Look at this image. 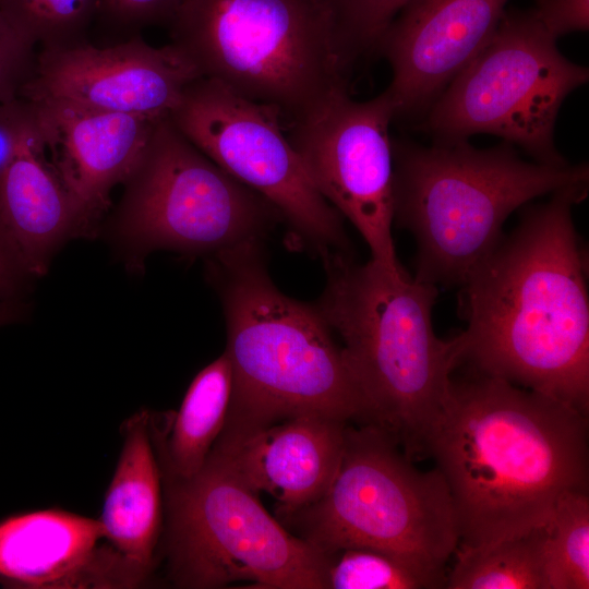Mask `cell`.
<instances>
[{"mask_svg":"<svg viewBox=\"0 0 589 589\" xmlns=\"http://www.w3.org/2000/svg\"><path fill=\"white\" fill-rule=\"evenodd\" d=\"M588 184L529 207L460 286L461 363L589 413L587 267L572 217Z\"/></svg>","mask_w":589,"mask_h":589,"instance_id":"obj_1","label":"cell"},{"mask_svg":"<svg viewBox=\"0 0 589 589\" xmlns=\"http://www.w3.org/2000/svg\"><path fill=\"white\" fill-rule=\"evenodd\" d=\"M181 0H99L96 20L130 37L146 26L172 22Z\"/></svg>","mask_w":589,"mask_h":589,"instance_id":"obj_26","label":"cell"},{"mask_svg":"<svg viewBox=\"0 0 589 589\" xmlns=\"http://www.w3.org/2000/svg\"><path fill=\"white\" fill-rule=\"evenodd\" d=\"M548 522L502 540L458 545L445 589H551Z\"/></svg>","mask_w":589,"mask_h":589,"instance_id":"obj_21","label":"cell"},{"mask_svg":"<svg viewBox=\"0 0 589 589\" xmlns=\"http://www.w3.org/2000/svg\"><path fill=\"white\" fill-rule=\"evenodd\" d=\"M161 480L160 549L175 587L249 581L261 589H328L332 554L269 515L215 445L194 476L161 472Z\"/></svg>","mask_w":589,"mask_h":589,"instance_id":"obj_7","label":"cell"},{"mask_svg":"<svg viewBox=\"0 0 589 589\" xmlns=\"http://www.w3.org/2000/svg\"><path fill=\"white\" fill-rule=\"evenodd\" d=\"M392 151L394 223L416 239L414 278L435 286H461L515 209L589 182L587 164L528 163L508 143L479 149L468 140H392Z\"/></svg>","mask_w":589,"mask_h":589,"instance_id":"obj_5","label":"cell"},{"mask_svg":"<svg viewBox=\"0 0 589 589\" xmlns=\"http://www.w3.org/2000/svg\"><path fill=\"white\" fill-rule=\"evenodd\" d=\"M201 77L171 43L153 47L140 35L107 47L83 43L39 50L20 97L59 100L89 110L152 118L169 116L185 87Z\"/></svg>","mask_w":589,"mask_h":589,"instance_id":"obj_13","label":"cell"},{"mask_svg":"<svg viewBox=\"0 0 589 589\" xmlns=\"http://www.w3.org/2000/svg\"><path fill=\"white\" fill-rule=\"evenodd\" d=\"M347 424L300 416L254 429H223L214 445L255 493L276 501L279 518L328 491L341 461Z\"/></svg>","mask_w":589,"mask_h":589,"instance_id":"obj_17","label":"cell"},{"mask_svg":"<svg viewBox=\"0 0 589 589\" xmlns=\"http://www.w3.org/2000/svg\"><path fill=\"white\" fill-rule=\"evenodd\" d=\"M28 278L29 276L0 236V301L17 299Z\"/></svg>","mask_w":589,"mask_h":589,"instance_id":"obj_30","label":"cell"},{"mask_svg":"<svg viewBox=\"0 0 589 589\" xmlns=\"http://www.w3.org/2000/svg\"><path fill=\"white\" fill-rule=\"evenodd\" d=\"M425 456L448 486L458 545H484L546 524L565 492L588 490V417L472 372L452 377Z\"/></svg>","mask_w":589,"mask_h":589,"instance_id":"obj_2","label":"cell"},{"mask_svg":"<svg viewBox=\"0 0 589 589\" xmlns=\"http://www.w3.org/2000/svg\"><path fill=\"white\" fill-rule=\"evenodd\" d=\"M278 520L318 550H381L446 567L459 543L441 471L418 469L374 423H348L337 474L323 497Z\"/></svg>","mask_w":589,"mask_h":589,"instance_id":"obj_8","label":"cell"},{"mask_svg":"<svg viewBox=\"0 0 589 589\" xmlns=\"http://www.w3.org/2000/svg\"><path fill=\"white\" fill-rule=\"evenodd\" d=\"M152 574L106 539L99 520L50 508L0 521V582L16 588H135Z\"/></svg>","mask_w":589,"mask_h":589,"instance_id":"obj_15","label":"cell"},{"mask_svg":"<svg viewBox=\"0 0 589 589\" xmlns=\"http://www.w3.org/2000/svg\"><path fill=\"white\" fill-rule=\"evenodd\" d=\"M532 12L504 13L482 49L428 109L423 127L435 141L485 133L529 153L538 163H568L554 143L560 108L586 84L588 68L557 48Z\"/></svg>","mask_w":589,"mask_h":589,"instance_id":"obj_10","label":"cell"},{"mask_svg":"<svg viewBox=\"0 0 589 589\" xmlns=\"http://www.w3.org/2000/svg\"><path fill=\"white\" fill-rule=\"evenodd\" d=\"M122 184L107 232L134 272L153 251L208 257L264 240L281 223L268 201L197 149L168 116Z\"/></svg>","mask_w":589,"mask_h":589,"instance_id":"obj_9","label":"cell"},{"mask_svg":"<svg viewBox=\"0 0 589 589\" xmlns=\"http://www.w3.org/2000/svg\"><path fill=\"white\" fill-rule=\"evenodd\" d=\"M99 0H0V11L14 28L40 50L86 43Z\"/></svg>","mask_w":589,"mask_h":589,"instance_id":"obj_24","label":"cell"},{"mask_svg":"<svg viewBox=\"0 0 589 589\" xmlns=\"http://www.w3.org/2000/svg\"><path fill=\"white\" fill-rule=\"evenodd\" d=\"M326 285L315 305L341 341L344 359L370 412L413 461L461 364L459 334L445 340L433 329L437 286L393 272L351 253L322 259Z\"/></svg>","mask_w":589,"mask_h":589,"instance_id":"obj_4","label":"cell"},{"mask_svg":"<svg viewBox=\"0 0 589 589\" xmlns=\"http://www.w3.org/2000/svg\"><path fill=\"white\" fill-rule=\"evenodd\" d=\"M551 589L589 588V490L565 492L548 521Z\"/></svg>","mask_w":589,"mask_h":589,"instance_id":"obj_23","label":"cell"},{"mask_svg":"<svg viewBox=\"0 0 589 589\" xmlns=\"http://www.w3.org/2000/svg\"><path fill=\"white\" fill-rule=\"evenodd\" d=\"M36 104L47 157L76 206L80 237H94L110 207L111 191L129 177L160 118L59 100Z\"/></svg>","mask_w":589,"mask_h":589,"instance_id":"obj_16","label":"cell"},{"mask_svg":"<svg viewBox=\"0 0 589 589\" xmlns=\"http://www.w3.org/2000/svg\"><path fill=\"white\" fill-rule=\"evenodd\" d=\"M0 236L29 277L44 275L59 248L80 237L76 206L43 133L0 169Z\"/></svg>","mask_w":589,"mask_h":589,"instance_id":"obj_18","label":"cell"},{"mask_svg":"<svg viewBox=\"0 0 589 589\" xmlns=\"http://www.w3.org/2000/svg\"><path fill=\"white\" fill-rule=\"evenodd\" d=\"M169 26L201 76L289 124L348 91L322 0H181Z\"/></svg>","mask_w":589,"mask_h":589,"instance_id":"obj_6","label":"cell"},{"mask_svg":"<svg viewBox=\"0 0 589 589\" xmlns=\"http://www.w3.org/2000/svg\"><path fill=\"white\" fill-rule=\"evenodd\" d=\"M508 0H409L382 35L395 118L430 108L496 31Z\"/></svg>","mask_w":589,"mask_h":589,"instance_id":"obj_14","label":"cell"},{"mask_svg":"<svg viewBox=\"0 0 589 589\" xmlns=\"http://www.w3.org/2000/svg\"><path fill=\"white\" fill-rule=\"evenodd\" d=\"M533 16L556 39L589 28V0H533Z\"/></svg>","mask_w":589,"mask_h":589,"instance_id":"obj_29","label":"cell"},{"mask_svg":"<svg viewBox=\"0 0 589 589\" xmlns=\"http://www.w3.org/2000/svg\"><path fill=\"white\" fill-rule=\"evenodd\" d=\"M122 436L98 520L113 548L153 574L164 527V496L151 413L141 410L130 417L122 426Z\"/></svg>","mask_w":589,"mask_h":589,"instance_id":"obj_19","label":"cell"},{"mask_svg":"<svg viewBox=\"0 0 589 589\" xmlns=\"http://www.w3.org/2000/svg\"><path fill=\"white\" fill-rule=\"evenodd\" d=\"M446 567H434L371 548L332 554L328 589H444Z\"/></svg>","mask_w":589,"mask_h":589,"instance_id":"obj_22","label":"cell"},{"mask_svg":"<svg viewBox=\"0 0 589 589\" xmlns=\"http://www.w3.org/2000/svg\"><path fill=\"white\" fill-rule=\"evenodd\" d=\"M36 56V47L0 11V103L19 97L33 74Z\"/></svg>","mask_w":589,"mask_h":589,"instance_id":"obj_27","label":"cell"},{"mask_svg":"<svg viewBox=\"0 0 589 589\" xmlns=\"http://www.w3.org/2000/svg\"><path fill=\"white\" fill-rule=\"evenodd\" d=\"M394 119L386 91L365 101L345 91L312 117L290 123L287 137L317 191L360 232L371 260L399 272L392 233Z\"/></svg>","mask_w":589,"mask_h":589,"instance_id":"obj_12","label":"cell"},{"mask_svg":"<svg viewBox=\"0 0 589 589\" xmlns=\"http://www.w3.org/2000/svg\"><path fill=\"white\" fill-rule=\"evenodd\" d=\"M24 314V304L19 299L0 301V326L20 321Z\"/></svg>","mask_w":589,"mask_h":589,"instance_id":"obj_31","label":"cell"},{"mask_svg":"<svg viewBox=\"0 0 589 589\" xmlns=\"http://www.w3.org/2000/svg\"><path fill=\"white\" fill-rule=\"evenodd\" d=\"M168 117L197 149L277 209L292 248L322 259L351 253L342 216L310 180L275 110L201 76Z\"/></svg>","mask_w":589,"mask_h":589,"instance_id":"obj_11","label":"cell"},{"mask_svg":"<svg viewBox=\"0 0 589 589\" xmlns=\"http://www.w3.org/2000/svg\"><path fill=\"white\" fill-rule=\"evenodd\" d=\"M409 0H322L328 14L334 47L347 73L376 51L387 26Z\"/></svg>","mask_w":589,"mask_h":589,"instance_id":"obj_25","label":"cell"},{"mask_svg":"<svg viewBox=\"0 0 589 589\" xmlns=\"http://www.w3.org/2000/svg\"><path fill=\"white\" fill-rule=\"evenodd\" d=\"M230 394L231 366L224 352L195 375L177 412L165 419L151 414L163 473L185 479L199 472L225 426Z\"/></svg>","mask_w":589,"mask_h":589,"instance_id":"obj_20","label":"cell"},{"mask_svg":"<svg viewBox=\"0 0 589 589\" xmlns=\"http://www.w3.org/2000/svg\"><path fill=\"white\" fill-rule=\"evenodd\" d=\"M41 133L40 112L36 103L20 96L0 103V169Z\"/></svg>","mask_w":589,"mask_h":589,"instance_id":"obj_28","label":"cell"},{"mask_svg":"<svg viewBox=\"0 0 589 589\" xmlns=\"http://www.w3.org/2000/svg\"><path fill=\"white\" fill-rule=\"evenodd\" d=\"M227 328L231 394L224 429L300 416L371 423L365 400L315 304L273 283L263 240L206 257Z\"/></svg>","mask_w":589,"mask_h":589,"instance_id":"obj_3","label":"cell"}]
</instances>
